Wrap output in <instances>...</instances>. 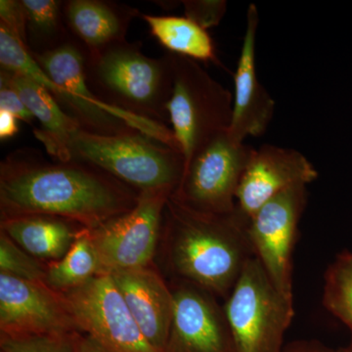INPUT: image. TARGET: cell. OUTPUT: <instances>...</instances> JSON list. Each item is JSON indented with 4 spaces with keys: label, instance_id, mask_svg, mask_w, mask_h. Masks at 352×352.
I'll list each match as a JSON object with an SVG mask.
<instances>
[{
    "label": "cell",
    "instance_id": "cell-1",
    "mask_svg": "<svg viewBox=\"0 0 352 352\" xmlns=\"http://www.w3.org/2000/svg\"><path fill=\"white\" fill-rule=\"evenodd\" d=\"M122 183L91 164L50 163L36 150H18L0 166L2 217L48 215L95 228L138 204L140 194Z\"/></svg>",
    "mask_w": 352,
    "mask_h": 352
},
{
    "label": "cell",
    "instance_id": "cell-2",
    "mask_svg": "<svg viewBox=\"0 0 352 352\" xmlns=\"http://www.w3.org/2000/svg\"><path fill=\"white\" fill-rule=\"evenodd\" d=\"M85 64L87 51L75 38L43 54L32 55L10 32L4 31L0 34L1 69L29 76L41 83L82 131L101 135L139 131L180 151L170 127L131 115L101 100L88 85Z\"/></svg>",
    "mask_w": 352,
    "mask_h": 352
},
{
    "label": "cell",
    "instance_id": "cell-3",
    "mask_svg": "<svg viewBox=\"0 0 352 352\" xmlns=\"http://www.w3.org/2000/svg\"><path fill=\"white\" fill-rule=\"evenodd\" d=\"M166 210L173 229L171 259L176 272L199 288L228 298L245 263L254 256L248 219L238 208L230 214H201L173 197Z\"/></svg>",
    "mask_w": 352,
    "mask_h": 352
},
{
    "label": "cell",
    "instance_id": "cell-4",
    "mask_svg": "<svg viewBox=\"0 0 352 352\" xmlns=\"http://www.w3.org/2000/svg\"><path fill=\"white\" fill-rule=\"evenodd\" d=\"M85 75L90 89L109 105L168 126L173 78L170 53L149 57L140 43L124 41L87 53Z\"/></svg>",
    "mask_w": 352,
    "mask_h": 352
},
{
    "label": "cell",
    "instance_id": "cell-5",
    "mask_svg": "<svg viewBox=\"0 0 352 352\" xmlns=\"http://www.w3.org/2000/svg\"><path fill=\"white\" fill-rule=\"evenodd\" d=\"M55 159L91 164L139 193L173 196L185 170L182 151L139 131L101 135L78 129L69 134Z\"/></svg>",
    "mask_w": 352,
    "mask_h": 352
},
{
    "label": "cell",
    "instance_id": "cell-6",
    "mask_svg": "<svg viewBox=\"0 0 352 352\" xmlns=\"http://www.w3.org/2000/svg\"><path fill=\"white\" fill-rule=\"evenodd\" d=\"M170 54L173 78L168 113L186 166L204 146L228 131L232 120L233 95L199 62Z\"/></svg>",
    "mask_w": 352,
    "mask_h": 352
},
{
    "label": "cell",
    "instance_id": "cell-7",
    "mask_svg": "<svg viewBox=\"0 0 352 352\" xmlns=\"http://www.w3.org/2000/svg\"><path fill=\"white\" fill-rule=\"evenodd\" d=\"M235 352H283L294 317V298L280 293L252 256L223 307Z\"/></svg>",
    "mask_w": 352,
    "mask_h": 352
},
{
    "label": "cell",
    "instance_id": "cell-8",
    "mask_svg": "<svg viewBox=\"0 0 352 352\" xmlns=\"http://www.w3.org/2000/svg\"><path fill=\"white\" fill-rule=\"evenodd\" d=\"M254 151L228 131L221 132L190 160L171 197L201 214H233L241 180Z\"/></svg>",
    "mask_w": 352,
    "mask_h": 352
},
{
    "label": "cell",
    "instance_id": "cell-9",
    "mask_svg": "<svg viewBox=\"0 0 352 352\" xmlns=\"http://www.w3.org/2000/svg\"><path fill=\"white\" fill-rule=\"evenodd\" d=\"M63 298L76 328L108 351L159 352L139 328L110 273L69 289Z\"/></svg>",
    "mask_w": 352,
    "mask_h": 352
},
{
    "label": "cell",
    "instance_id": "cell-10",
    "mask_svg": "<svg viewBox=\"0 0 352 352\" xmlns=\"http://www.w3.org/2000/svg\"><path fill=\"white\" fill-rule=\"evenodd\" d=\"M170 197L166 192L140 193L131 210L88 229L103 274L146 267L154 256Z\"/></svg>",
    "mask_w": 352,
    "mask_h": 352
},
{
    "label": "cell",
    "instance_id": "cell-11",
    "mask_svg": "<svg viewBox=\"0 0 352 352\" xmlns=\"http://www.w3.org/2000/svg\"><path fill=\"white\" fill-rule=\"evenodd\" d=\"M307 201V185H296L268 201L248 222V236L254 256L271 283L291 298H294L293 254Z\"/></svg>",
    "mask_w": 352,
    "mask_h": 352
},
{
    "label": "cell",
    "instance_id": "cell-12",
    "mask_svg": "<svg viewBox=\"0 0 352 352\" xmlns=\"http://www.w3.org/2000/svg\"><path fill=\"white\" fill-rule=\"evenodd\" d=\"M76 328L64 298L45 282L0 273L1 335H69Z\"/></svg>",
    "mask_w": 352,
    "mask_h": 352
},
{
    "label": "cell",
    "instance_id": "cell-13",
    "mask_svg": "<svg viewBox=\"0 0 352 352\" xmlns=\"http://www.w3.org/2000/svg\"><path fill=\"white\" fill-rule=\"evenodd\" d=\"M319 173L302 153L292 148L264 144L254 149L238 189V210L245 219L285 190L307 185Z\"/></svg>",
    "mask_w": 352,
    "mask_h": 352
},
{
    "label": "cell",
    "instance_id": "cell-14",
    "mask_svg": "<svg viewBox=\"0 0 352 352\" xmlns=\"http://www.w3.org/2000/svg\"><path fill=\"white\" fill-rule=\"evenodd\" d=\"M258 24V7L250 4L241 54L234 73L232 120L228 129L229 133L240 141L249 136L263 135L274 116L275 101L259 82L256 72Z\"/></svg>",
    "mask_w": 352,
    "mask_h": 352
},
{
    "label": "cell",
    "instance_id": "cell-15",
    "mask_svg": "<svg viewBox=\"0 0 352 352\" xmlns=\"http://www.w3.org/2000/svg\"><path fill=\"white\" fill-rule=\"evenodd\" d=\"M166 352H235L224 310L200 289H178Z\"/></svg>",
    "mask_w": 352,
    "mask_h": 352
},
{
    "label": "cell",
    "instance_id": "cell-16",
    "mask_svg": "<svg viewBox=\"0 0 352 352\" xmlns=\"http://www.w3.org/2000/svg\"><path fill=\"white\" fill-rule=\"evenodd\" d=\"M139 328L159 352L168 351L173 315V293L147 267L110 273Z\"/></svg>",
    "mask_w": 352,
    "mask_h": 352
},
{
    "label": "cell",
    "instance_id": "cell-17",
    "mask_svg": "<svg viewBox=\"0 0 352 352\" xmlns=\"http://www.w3.org/2000/svg\"><path fill=\"white\" fill-rule=\"evenodd\" d=\"M64 17L69 31L88 54L126 41L138 9L105 0H69L64 2Z\"/></svg>",
    "mask_w": 352,
    "mask_h": 352
},
{
    "label": "cell",
    "instance_id": "cell-18",
    "mask_svg": "<svg viewBox=\"0 0 352 352\" xmlns=\"http://www.w3.org/2000/svg\"><path fill=\"white\" fill-rule=\"evenodd\" d=\"M0 76H4L15 88L25 107L41 122V129H36L34 135L43 143L48 154L56 157L69 134L80 127L65 113L41 83L29 76L6 69H0Z\"/></svg>",
    "mask_w": 352,
    "mask_h": 352
},
{
    "label": "cell",
    "instance_id": "cell-19",
    "mask_svg": "<svg viewBox=\"0 0 352 352\" xmlns=\"http://www.w3.org/2000/svg\"><path fill=\"white\" fill-rule=\"evenodd\" d=\"M67 221L48 215H29L4 219L2 231L34 258L61 259L78 234Z\"/></svg>",
    "mask_w": 352,
    "mask_h": 352
},
{
    "label": "cell",
    "instance_id": "cell-20",
    "mask_svg": "<svg viewBox=\"0 0 352 352\" xmlns=\"http://www.w3.org/2000/svg\"><path fill=\"white\" fill-rule=\"evenodd\" d=\"M150 32L171 54L197 62L220 64L214 41L207 30L179 16H141Z\"/></svg>",
    "mask_w": 352,
    "mask_h": 352
},
{
    "label": "cell",
    "instance_id": "cell-21",
    "mask_svg": "<svg viewBox=\"0 0 352 352\" xmlns=\"http://www.w3.org/2000/svg\"><path fill=\"white\" fill-rule=\"evenodd\" d=\"M25 13L27 48L32 55L55 50L71 39L64 17V2L22 0Z\"/></svg>",
    "mask_w": 352,
    "mask_h": 352
},
{
    "label": "cell",
    "instance_id": "cell-22",
    "mask_svg": "<svg viewBox=\"0 0 352 352\" xmlns=\"http://www.w3.org/2000/svg\"><path fill=\"white\" fill-rule=\"evenodd\" d=\"M99 274L103 273L88 228H82L78 231L75 242L63 258L50 264L46 271L45 283L51 289L69 291Z\"/></svg>",
    "mask_w": 352,
    "mask_h": 352
},
{
    "label": "cell",
    "instance_id": "cell-23",
    "mask_svg": "<svg viewBox=\"0 0 352 352\" xmlns=\"http://www.w3.org/2000/svg\"><path fill=\"white\" fill-rule=\"evenodd\" d=\"M322 302L326 309L342 321L351 333L347 352H352V252L336 256L324 276Z\"/></svg>",
    "mask_w": 352,
    "mask_h": 352
},
{
    "label": "cell",
    "instance_id": "cell-24",
    "mask_svg": "<svg viewBox=\"0 0 352 352\" xmlns=\"http://www.w3.org/2000/svg\"><path fill=\"white\" fill-rule=\"evenodd\" d=\"M0 273L34 282H45L46 271L3 231L0 235Z\"/></svg>",
    "mask_w": 352,
    "mask_h": 352
},
{
    "label": "cell",
    "instance_id": "cell-25",
    "mask_svg": "<svg viewBox=\"0 0 352 352\" xmlns=\"http://www.w3.org/2000/svg\"><path fill=\"white\" fill-rule=\"evenodd\" d=\"M1 352H78L75 336L1 335Z\"/></svg>",
    "mask_w": 352,
    "mask_h": 352
},
{
    "label": "cell",
    "instance_id": "cell-26",
    "mask_svg": "<svg viewBox=\"0 0 352 352\" xmlns=\"http://www.w3.org/2000/svg\"><path fill=\"white\" fill-rule=\"evenodd\" d=\"M185 17L203 29L215 27L221 22L227 10L226 0H185L183 1Z\"/></svg>",
    "mask_w": 352,
    "mask_h": 352
},
{
    "label": "cell",
    "instance_id": "cell-27",
    "mask_svg": "<svg viewBox=\"0 0 352 352\" xmlns=\"http://www.w3.org/2000/svg\"><path fill=\"white\" fill-rule=\"evenodd\" d=\"M0 25L6 28L21 43L27 46L25 13L22 0L0 1Z\"/></svg>",
    "mask_w": 352,
    "mask_h": 352
},
{
    "label": "cell",
    "instance_id": "cell-28",
    "mask_svg": "<svg viewBox=\"0 0 352 352\" xmlns=\"http://www.w3.org/2000/svg\"><path fill=\"white\" fill-rule=\"evenodd\" d=\"M0 110L12 113L18 120L29 124L36 120L25 107L15 88L2 76H0Z\"/></svg>",
    "mask_w": 352,
    "mask_h": 352
},
{
    "label": "cell",
    "instance_id": "cell-29",
    "mask_svg": "<svg viewBox=\"0 0 352 352\" xmlns=\"http://www.w3.org/2000/svg\"><path fill=\"white\" fill-rule=\"evenodd\" d=\"M19 120L7 111L0 110V139L12 138L19 131Z\"/></svg>",
    "mask_w": 352,
    "mask_h": 352
},
{
    "label": "cell",
    "instance_id": "cell-30",
    "mask_svg": "<svg viewBox=\"0 0 352 352\" xmlns=\"http://www.w3.org/2000/svg\"><path fill=\"white\" fill-rule=\"evenodd\" d=\"M283 352H335L314 340H298L284 347Z\"/></svg>",
    "mask_w": 352,
    "mask_h": 352
},
{
    "label": "cell",
    "instance_id": "cell-31",
    "mask_svg": "<svg viewBox=\"0 0 352 352\" xmlns=\"http://www.w3.org/2000/svg\"><path fill=\"white\" fill-rule=\"evenodd\" d=\"M75 339L76 351L78 352H110L89 336H76Z\"/></svg>",
    "mask_w": 352,
    "mask_h": 352
},
{
    "label": "cell",
    "instance_id": "cell-32",
    "mask_svg": "<svg viewBox=\"0 0 352 352\" xmlns=\"http://www.w3.org/2000/svg\"><path fill=\"white\" fill-rule=\"evenodd\" d=\"M335 352H347L346 349H340V351H335Z\"/></svg>",
    "mask_w": 352,
    "mask_h": 352
}]
</instances>
